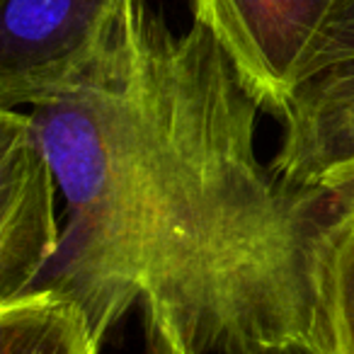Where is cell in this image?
Here are the masks:
<instances>
[{
  "instance_id": "8992f818",
  "label": "cell",
  "mask_w": 354,
  "mask_h": 354,
  "mask_svg": "<svg viewBox=\"0 0 354 354\" xmlns=\"http://www.w3.org/2000/svg\"><path fill=\"white\" fill-rule=\"evenodd\" d=\"M100 344L83 308L49 286L0 301V354H100Z\"/></svg>"
},
{
  "instance_id": "6da1fadb",
  "label": "cell",
  "mask_w": 354,
  "mask_h": 354,
  "mask_svg": "<svg viewBox=\"0 0 354 354\" xmlns=\"http://www.w3.org/2000/svg\"><path fill=\"white\" fill-rule=\"evenodd\" d=\"M260 109L207 27L175 35L146 0L88 75L27 109L64 197L39 286L100 342L138 308L146 354H325L313 257L333 202L262 162Z\"/></svg>"
},
{
  "instance_id": "277c9868",
  "label": "cell",
  "mask_w": 354,
  "mask_h": 354,
  "mask_svg": "<svg viewBox=\"0 0 354 354\" xmlns=\"http://www.w3.org/2000/svg\"><path fill=\"white\" fill-rule=\"evenodd\" d=\"M56 170L27 109H0V301L37 289L61 248Z\"/></svg>"
},
{
  "instance_id": "3957f363",
  "label": "cell",
  "mask_w": 354,
  "mask_h": 354,
  "mask_svg": "<svg viewBox=\"0 0 354 354\" xmlns=\"http://www.w3.org/2000/svg\"><path fill=\"white\" fill-rule=\"evenodd\" d=\"M347 0H194L204 25L236 68L243 88L279 117L318 75L325 41Z\"/></svg>"
},
{
  "instance_id": "7a4b0ae2",
  "label": "cell",
  "mask_w": 354,
  "mask_h": 354,
  "mask_svg": "<svg viewBox=\"0 0 354 354\" xmlns=\"http://www.w3.org/2000/svg\"><path fill=\"white\" fill-rule=\"evenodd\" d=\"M136 0H0V109H32L88 75Z\"/></svg>"
},
{
  "instance_id": "ba28073f",
  "label": "cell",
  "mask_w": 354,
  "mask_h": 354,
  "mask_svg": "<svg viewBox=\"0 0 354 354\" xmlns=\"http://www.w3.org/2000/svg\"><path fill=\"white\" fill-rule=\"evenodd\" d=\"M349 64H354V0L344 3L342 15L335 22L333 32H330L328 41H325L318 75L325 73V71H333Z\"/></svg>"
},
{
  "instance_id": "52a82bcc",
  "label": "cell",
  "mask_w": 354,
  "mask_h": 354,
  "mask_svg": "<svg viewBox=\"0 0 354 354\" xmlns=\"http://www.w3.org/2000/svg\"><path fill=\"white\" fill-rule=\"evenodd\" d=\"M313 262L325 354H354V202L333 204Z\"/></svg>"
},
{
  "instance_id": "5b68a950",
  "label": "cell",
  "mask_w": 354,
  "mask_h": 354,
  "mask_svg": "<svg viewBox=\"0 0 354 354\" xmlns=\"http://www.w3.org/2000/svg\"><path fill=\"white\" fill-rule=\"evenodd\" d=\"M274 167L333 204L354 199V64L325 71L281 109Z\"/></svg>"
}]
</instances>
